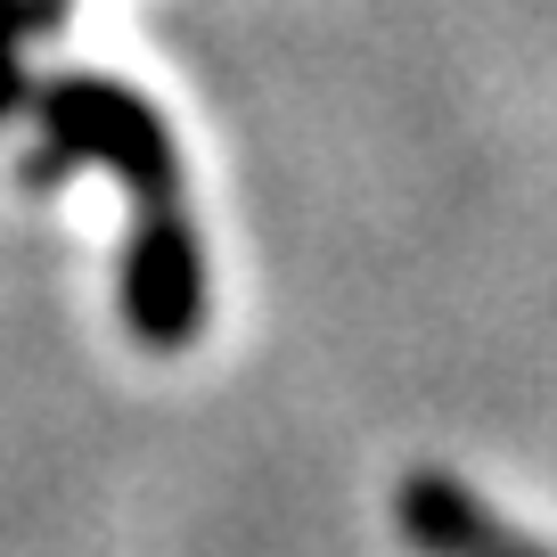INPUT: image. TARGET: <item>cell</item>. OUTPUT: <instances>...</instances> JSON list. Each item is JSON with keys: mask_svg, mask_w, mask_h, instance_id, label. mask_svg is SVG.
<instances>
[{"mask_svg": "<svg viewBox=\"0 0 557 557\" xmlns=\"http://www.w3.org/2000/svg\"><path fill=\"white\" fill-rule=\"evenodd\" d=\"M34 123L50 132L58 164H107L139 206H164L181 181L173 132L139 90L107 83V74H58L50 90H34Z\"/></svg>", "mask_w": 557, "mask_h": 557, "instance_id": "cell-1", "label": "cell"}, {"mask_svg": "<svg viewBox=\"0 0 557 557\" xmlns=\"http://www.w3.org/2000/svg\"><path fill=\"white\" fill-rule=\"evenodd\" d=\"M123 320L148 352H181L206 329V255H197V230L173 197L139 206L132 255H123Z\"/></svg>", "mask_w": 557, "mask_h": 557, "instance_id": "cell-2", "label": "cell"}, {"mask_svg": "<svg viewBox=\"0 0 557 557\" xmlns=\"http://www.w3.org/2000/svg\"><path fill=\"white\" fill-rule=\"evenodd\" d=\"M401 541L426 557H557L541 541H524L517 524H500L468 484L451 475H410L401 484Z\"/></svg>", "mask_w": 557, "mask_h": 557, "instance_id": "cell-3", "label": "cell"}, {"mask_svg": "<svg viewBox=\"0 0 557 557\" xmlns=\"http://www.w3.org/2000/svg\"><path fill=\"white\" fill-rule=\"evenodd\" d=\"M50 25V0H0V123L25 99V41Z\"/></svg>", "mask_w": 557, "mask_h": 557, "instance_id": "cell-4", "label": "cell"}]
</instances>
